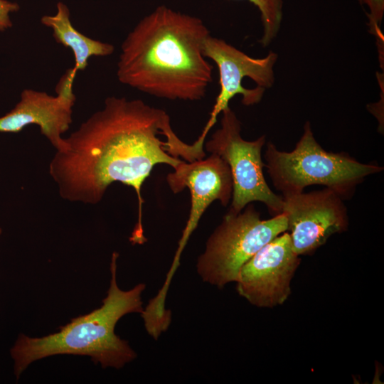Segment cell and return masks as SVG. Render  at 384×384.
Here are the masks:
<instances>
[{
	"label": "cell",
	"mask_w": 384,
	"mask_h": 384,
	"mask_svg": "<svg viewBox=\"0 0 384 384\" xmlns=\"http://www.w3.org/2000/svg\"><path fill=\"white\" fill-rule=\"evenodd\" d=\"M170 122L164 110L142 100L107 97L101 110L65 139V149L56 151L49 164L60 196L95 205L114 182L132 187L138 199V220L129 240L133 245L144 243L142 185L156 165L175 169L183 161L170 155L159 138Z\"/></svg>",
	"instance_id": "cell-1"
},
{
	"label": "cell",
	"mask_w": 384,
	"mask_h": 384,
	"mask_svg": "<svg viewBox=\"0 0 384 384\" xmlns=\"http://www.w3.org/2000/svg\"><path fill=\"white\" fill-rule=\"evenodd\" d=\"M209 35L199 18L158 6L124 40L117 79L156 97L201 100L213 80V66L203 55Z\"/></svg>",
	"instance_id": "cell-2"
},
{
	"label": "cell",
	"mask_w": 384,
	"mask_h": 384,
	"mask_svg": "<svg viewBox=\"0 0 384 384\" xmlns=\"http://www.w3.org/2000/svg\"><path fill=\"white\" fill-rule=\"evenodd\" d=\"M118 257L117 252H113L110 284L100 307L73 318L54 334L41 338L18 336L10 350L17 380L31 363L51 356H88L94 363H100L103 368L117 369L137 358L136 352L128 341L114 333V328L124 315L142 313V294L146 285L139 283L129 290L119 287L117 282Z\"/></svg>",
	"instance_id": "cell-3"
},
{
	"label": "cell",
	"mask_w": 384,
	"mask_h": 384,
	"mask_svg": "<svg viewBox=\"0 0 384 384\" xmlns=\"http://www.w3.org/2000/svg\"><path fill=\"white\" fill-rule=\"evenodd\" d=\"M264 156L265 167L282 196L321 185L347 199L368 176L383 171L378 164L361 163L346 153L326 151L316 140L309 122L292 151H279L270 142Z\"/></svg>",
	"instance_id": "cell-4"
},
{
	"label": "cell",
	"mask_w": 384,
	"mask_h": 384,
	"mask_svg": "<svg viewBox=\"0 0 384 384\" xmlns=\"http://www.w3.org/2000/svg\"><path fill=\"white\" fill-rule=\"evenodd\" d=\"M287 228V219L283 213L262 220L251 203L239 213L229 210L198 258V274L203 282L218 288L235 282L242 265Z\"/></svg>",
	"instance_id": "cell-5"
},
{
	"label": "cell",
	"mask_w": 384,
	"mask_h": 384,
	"mask_svg": "<svg viewBox=\"0 0 384 384\" xmlns=\"http://www.w3.org/2000/svg\"><path fill=\"white\" fill-rule=\"evenodd\" d=\"M220 127L206 142L208 152L222 158L229 166L233 178V195L230 210L240 212L254 201L263 203L269 212L282 213L283 198L267 185L263 169L262 149L266 139L262 135L253 141L241 137V122L228 107L222 111Z\"/></svg>",
	"instance_id": "cell-6"
},
{
	"label": "cell",
	"mask_w": 384,
	"mask_h": 384,
	"mask_svg": "<svg viewBox=\"0 0 384 384\" xmlns=\"http://www.w3.org/2000/svg\"><path fill=\"white\" fill-rule=\"evenodd\" d=\"M203 55L217 65L220 92L209 119L196 143L203 146L208 133L217 122L222 111L229 107L235 95L242 96V103L250 106L260 102L265 89L274 83V66L277 53L270 51L262 58H254L224 40L209 35L203 44Z\"/></svg>",
	"instance_id": "cell-7"
},
{
	"label": "cell",
	"mask_w": 384,
	"mask_h": 384,
	"mask_svg": "<svg viewBox=\"0 0 384 384\" xmlns=\"http://www.w3.org/2000/svg\"><path fill=\"white\" fill-rule=\"evenodd\" d=\"M174 170L167 175L166 182L174 193L188 188L191 208L171 268L158 292L162 297H166L171 279L179 265L181 253L208 207L215 201L226 206L233 195L230 167L216 154H210L207 158L191 162L183 161Z\"/></svg>",
	"instance_id": "cell-8"
},
{
	"label": "cell",
	"mask_w": 384,
	"mask_h": 384,
	"mask_svg": "<svg viewBox=\"0 0 384 384\" xmlns=\"http://www.w3.org/2000/svg\"><path fill=\"white\" fill-rule=\"evenodd\" d=\"M282 211L287 219L294 251L311 254L335 233L348 226L343 199L329 188L282 196Z\"/></svg>",
	"instance_id": "cell-9"
},
{
	"label": "cell",
	"mask_w": 384,
	"mask_h": 384,
	"mask_svg": "<svg viewBox=\"0 0 384 384\" xmlns=\"http://www.w3.org/2000/svg\"><path fill=\"white\" fill-rule=\"evenodd\" d=\"M300 261L286 231L242 265L235 281L237 292L257 307L282 304L291 294V281Z\"/></svg>",
	"instance_id": "cell-10"
},
{
	"label": "cell",
	"mask_w": 384,
	"mask_h": 384,
	"mask_svg": "<svg viewBox=\"0 0 384 384\" xmlns=\"http://www.w3.org/2000/svg\"><path fill=\"white\" fill-rule=\"evenodd\" d=\"M78 72L74 66L65 71L55 87V96L24 89L16 106L0 117V132L18 133L30 124H36L56 151H63L66 142L62 135L73 122L76 100L73 82Z\"/></svg>",
	"instance_id": "cell-11"
},
{
	"label": "cell",
	"mask_w": 384,
	"mask_h": 384,
	"mask_svg": "<svg viewBox=\"0 0 384 384\" xmlns=\"http://www.w3.org/2000/svg\"><path fill=\"white\" fill-rule=\"evenodd\" d=\"M55 15L42 16L43 25L52 29L53 36L58 43L69 48L75 58L74 67L78 71L84 70L92 56L105 57L114 51L113 45L91 38L78 31L70 21L68 6L62 1L57 4Z\"/></svg>",
	"instance_id": "cell-12"
},
{
	"label": "cell",
	"mask_w": 384,
	"mask_h": 384,
	"mask_svg": "<svg viewBox=\"0 0 384 384\" xmlns=\"http://www.w3.org/2000/svg\"><path fill=\"white\" fill-rule=\"evenodd\" d=\"M256 6L261 15L263 34L260 43L267 47L277 36L282 19V0H248Z\"/></svg>",
	"instance_id": "cell-13"
},
{
	"label": "cell",
	"mask_w": 384,
	"mask_h": 384,
	"mask_svg": "<svg viewBox=\"0 0 384 384\" xmlns=\"http://www.w3.org/2000/svg\"><path fill=\"white\" fill-rule=\"evenodd\" d=\"M361 4L367 5L370 13L367 14L368 18L369 32L375 36L378 47L380 59L383 63V34L381 32L380 24L384 14V0H358Z\"/></svg>",
	"instance_id": "cell-14"
},
{
	"label": "cell",
	"mask_w": 384,
	"mask_h": 384,
	"mask_svg": "<svg viewBox=\"0 0 384 384\" xmlns=\"http://www.w3.org/2000/svg\"><path fill=\"white\" fill-rule=\"evenodd\" d=\"M20 6L14 1L0 0V32H4L13 26L10 15L17 12Z\"/></svg>",
	"instance_id": "cell-15"
},
{
	"label": "cell",
	"mask_w": 384,
	"mask_h": 384,
	"mask_svg": "<svg viewBox=\"0 0 384 384\" xmlns=\"http://www.w3.org/2000/svg\"><path fill=\"white\" fill-rule=\"evenodd\" d=\"M1 233H2V230H1V228H0V235H1Z\"/></svg>",
	"instance_id": "cell-16"
}]
</instances>
